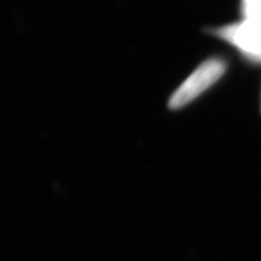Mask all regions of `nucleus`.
Here are the masks:
<instances>
[{"instance_id":"nucleus-2","label":"nucleus","mask_w":261,"mask_h":261,"mask_svg":"<svg viewBox=\"0 0 261 261\" xmlns=\"http://www.w3.org/2000/svg\"><path fill=\"white\" fill-rule=\"evenodd\" d=\"M213 33L227 41L250 60L261 61V23L244 19L240 23L224 25Z\"/></svg>"},{"instance_id":"nucleus-3","label":"nucleus","mask_w":261,"mask_h":261,"mask_svg":"<svg viewBox=\"0 0 261 261\" xmlns=\"http://www.w3.org/2000/svg\"><path fill=\"white\" fill-rule=\"evenodd\" d=\"M242 12L247 21L261 23V0H243Z\"/></svg>"},{"instance_id":"nucleus-1","label":"nucleus","mask_w":261,"mask_h":261,"mask_svg":"<svg viewBox=\"0 0 261 261\" xmlns=\"http://www.w3.org/2000/svg\"><path fill=\"white\" fill-rule=\"evenodd\" d=\"M225 70H226V64L219 58H211L203 62L172 94L168 107L171 109H179L188 106L204 91L210 89L212 85L217 83L223 76Z\"/></svg>"}]
</instances>
